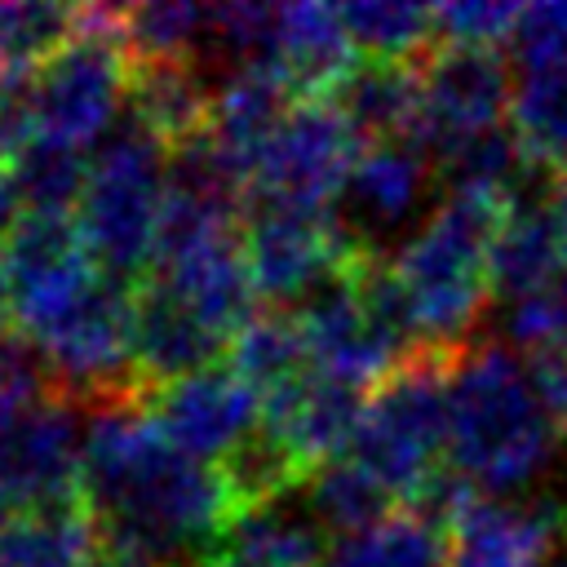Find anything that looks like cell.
Wrapping results in <instances>:
<instances>
[{"label":"cell","mask_w":567,"mask_h":567,"mask_svg":"<svg viewBox=\"0 0 567 567\" xmlns=\"http://www.w3.org/2000/svg\"><path fill=\"white\" fill-rule=\"evenodd\" d=\"M84 478L80 403L49 390L0 430V492L18 514L75 505Z\"/></svg>","instance_id":"obj_11"},{"label":"cell","mask_w":567,"mask_h":567,"mask_svg":"<svg viewBox=\"0 0 567 567\" xmlns=\"http://www.w3.org/2000/svg\"><path fill=\"white\" fill-rule=\"evenodd\" d=\"M359 151V128L328 97L297 102L252 173L248 204L279 213H332Z\"/></svg>","instance_id":"obj_7"},{"label":"cell","mask_w":567,"mask_h":567,"mask_svg":"<svg viewBox=\"0 0 567 567\" xmlns=\"http://www.w3.org/2000/svg\"><path fill=\"white\" fill-rule=\"evenodd\" d=\"M323 567H447V540L421 509H394L354 536L328 540Z\"/></svg>","instance_id":"obj_26"},{"label":"cell","mask_w":567,"mask_h":567,"mask_svg":"<svg viewBox=\"0 0 567 567\" xmlns=\"http://www.w3.org/2000/svg\"><path fill=\"white\" fill-rule=\"evenodd\" d=\"M509 128L532 168L567 173V49L518 58Z\"/></svg>","instance_id":"obj_22"},{"label":"cell","mask_w":567,"mask_h":567,"mask_svg":"<svg viewBox=\"0 0 567 567\" xmlns=\"http://www.w3.org/2000/svg\"><path fill=\"white\" fill-rule=\"evenodd\" d=\"M337 213H279V208H252L244 226V261L252 275L257 297L284 306L306 301L323 284L350 275L354 266L372 261Z\"/></svg>","instance_id":"obj_9"},{"label":"cell","mask_w":567,"mask_h":567,"mask_svg":"<svg viewBox=\"0 0 567 567\" xmlns=\"http://www.w3.org/2000/svg\"><path fill=\"white\" fill-rule=\"evenodd\" d=\"M567 275V239L549 213V204L514 199L492 239V288L496 297L523 301L554 288Z\"/></svg>","instance_id":"obj_21"},{"label":"cell","mask_w":567,"mask_h":567,"mask_svg":"<svg viewBox=\"0 0 567 567\" xmlns=\"http://www.w3.org/2000/svg\"><path fill=\"white\" fill-rule=\"evenodd\" d=\"M230 350L221 332H213L195 310L168 297L155 284H137V381L142 390H159L190 372L213 368V359Z\"/></svg>","instance_id":"obj_19"},{"label":"cell","mask_w":567,"mask_h":567,"mask_svg":"<svg viewBox=\"0 0 567 567\" xmlns=\"http://www.w3.org/2000/svg\"><path fill=\"white\" fill-rule=\"evenodd\" d=\"M93 567H159V563H151V558H142V554H128V549H111V545H106V554H102Z\"/></svg>","instance_id":"obj_34"},{"label":"cell","mask_w":567,"mask_h":567,"mask_svg":"<svg viewBox=\"0 0 567 567\" xmlns=\"http://www.w3.org/2000/svg\"><path fill=\"white\" fill-rule=\"evenodd\" d=\"M354 128L359 137L372 142H416L421 124V71L403 62H363L354 66L341 89L328 97Z\"/></svg>","instance_id":"obj_23"},{"label":"cell","mask_w":567,"mask_h":567,"mask_svg":"<svg viewBox=\"0 0 567 567\" xmlns=\"http://www.w3.org/2000/svg\"><path fill=\"white\" fill-rule=\"evenodd\" d=\"M509 204L483 195H443L425 221L394 244L390 279L403 297L421 350L456 354L474 341L492 288V239Z\"/></svg>","instance_id":"obj_3"},{"label":"cell","mask_w":567,"mask_h":567,"mask_svg":"<svg viewBox=\"0 0 567 567\" xmlns=\"http://www.w3.org/2000/svg\"><path fill=\"white\" fill-rule=\"evenodd\" d=\"M128 53L120 40V9H80L75 35L31 75V146L84 155L115 133L128 97Z\"/></svg>","instance_id":"obj_6"},{"label":"cell","mask_w":567,"mask_h":567,"mask_svg":"<svg viewBox=\"0 0 567 567\" xmlns=\"http://www.w3.org/2000/svg\"><path fill=\"white\" fill-rule=\"evenodd\" d=\"M514 80L492 49L439 44L421 66V124L416 146L447 155L465 142L509 128Z\"/></svg>","instance_id":"obj_10"},{"label":"cell","mask_w":567,"mask_h":567,"mask_svg":"<svg viewBox=\"0 0 567 567\" xmlns=\"http://www.w3.org/2000/svg\"><path fill=\"white\" fill-rule=\"evenodd\" d=\"M301 505L306 514L323 527V536H354L372 523H381L385 514H394V496L350 456L315 470L306 483H301Z\"/></svg>","instance_id":"obj_27"},{"label":"cell","mask_w":567,"mask_h":567,"mask_svg":"<svg viewBox=\"0 0 567 567\" xmlns=\"http://www.w3.org/2000/svg\"><path fill=\"white\" fill-rule=\"evenodd\" d=\"M106 536L84 501L27 509L0 532V567H93Z\"/></svg>","instance_id":"obj_24"},{"label":"cell","mask_w":567,"mask_h":567,"mask_svg":"<svg viewBox=\"0 0 567 567\" xmlns=\"http://www.w3.org/2000/svg\"><path fill=\"white\" fill-rule=\"evenodd\" d=\"M213 97H217V89L208 84V75L199 71L195 58L133 62V80H128L133 124H142L164 146H177V151L195 146L208 133Z\"/></svg>","instance_id":"obj_20"},{"label":"cell","mask_w":567,"mask_h":567,"mask_svg":"<svg viewBox=\"0 0 567 567\" xmlns=\"http://www.w3.org/2000/svg\"><path fill=\"white\" fill-rule=\"evenodd\" d=\"M443 540L447 567H554L567 545V505L474 492L443 523Z\"/></svg>","instance_id":"obj_12"},{"label":"cell","mask_w":567,"mask_h":567,"mask_svg":"<svg viewBox=\"0 0 567 567\" xmlns=\"http://www.w3.org/2000/svg\"><path fill=\"white\" fill-rule=\"evenodd\" d=\"M146 284L177 297L186 310H195L226 341L257 315L252 310L257 288H252V275H248V261H244V230L155 261Z\"/></svg>","instance_id":"obj_17"},{"label":"cell","mask_w":567,"mask_h":567,"mask_svg":"<svg viewBox=\"0 0 567 567\" xmlns=\"http://www.w3.org/2000/svg\"><path fill=\"white\" fill-rule=\"evenodd\" d=\"M549 213H554V221H558V230H563V239H567V173L554 182V190H549Z\"/></svg>","instance_id":"obj_35"},{"label":"cell","mask_w":567,"mask_h":567,"mask_svg":"<svg viewBox=\"0 0 567 567\" xmlns=\"http://www.w3.org/2000/svg\"><path fill=\"white\" fill-rule=\"evenodd\" d=\"M164 142H155L142 124L115 128L97 155L89 159L84 195L75 204V226L111 279H142V270H155L159 248V217H164V190H168V159Z\"/></svg>","instance_id":"obj_4"},{"label":"cell","mask_w":567,"mask_h":567,"mask_svg":"<svg viewBox=\"0 0 567 567\" xmlns=\"http://www.w3.org/2000/svg\"><path fill=\"white\" fill-rule=\"evenodd\" d=\"M9 328L35 346L102 279L71 213H22L4 235Z\"/></svg>","instance_id":"obj_8"},{"label":"cell","mask_w":567,"mask_h":567,"mask_svg":"<svg viewBox=\"0 0 567 567\" xmlns=\"http://www.w3.org/2000/svg\"><path fill=\"white\" fill-rule=\"evenodd\" d=\"M9 173H13V186H18L22 213H71L75 217L89 164H84V155H71V151L27 146L22 159Z\"/></svg>","instance_id":"obj_31"},{"label":"cell","mask_w":567,"mask_h":567,"mask_svg":"<svg viewBox=\"0 0 567 567\" xmlns=\"http://www.w3.org/2000/svg\"><path fill=\"white\" fill-rule=\"evenodd\" d=\"M80 501L111 549L142 554L159 567H195L239 514L221 465L173 447L142 399L89 412Z\"/></svg>","instance_id":"obj_1"},{"label":"cell","mask_w":567,"mask_h":567,"mask_svg":"<svg viewBox=\"0 0 567 567\" xmlns=\"http://www.w3.org/2000/svg\"><path fill=\"white\" fill-rule=\"evenodd\" d=\"M354 40L346 31L341 4H275V44L270 71L301 93V102L332 97L354 71Z\"/></svg>","instance_id":"obj_18"},{"label":"cell","mask_w":567,"mask_h":567,"mask_svg":"<svg viewBox=\"0 0 567 567\" xmlns=\"http://www.w3.org/2000/svg\"><path fill=\"white\" fill-rule=\"evenodd\" d=\"M527 4H505V0H452L434 9L439 40L456 49H492L518 35Z\"/></svg>","instance_id":"obj_32"},{"label":"cell","mask_w":567,"mask_h":567,"mask_svg":"<svg viewBox=\"0 0 567 567\" xmlns=\"http://www.w3.org/2000/svg\"><path fill=\"white\" fill-rule=\"evenodd\" d=\"M80 27V9L49 0H0V89L31 80Z\"/></svg>","instance_id":"obj_29"},{"label":"cell","mask_w":567,"mask_h":567,"mask_svg":"<svg viewBox=\"0 0 567 567\" xmlns=\"http://www.w3.org/2000/svg\"><path fill=\"white\" fill-rule=\"evenodd\" d=\"M230 368L257 390L261 403L301 385L310 377V354H306V337H301L297 315H288V310L252 315L230 337Z\"/></svg>","instance_id":"obj_25"},{"label":"cell","mask_w":567,"mask_h":567,"mask_svg":"<svg viewBox=\"0 0 567 567\" xmlns=\"http://www.w3.org/2000/svg\"><path fill=\"white\" fill-rule=\"evenodd\" d=\"M146 412L173 447L195 461H226L261 430V399L235 368H204L151 390Z\"/></svg>","instance_id":"obj_14"},{"label":"cell","mask_w":567,"mask_h":567,"mask_svg":"<svg viewBox=\"0 0 567 567\" xmlns=\"http://www.w3.org/2000/svg\"><path fill=\"white\" fill-rule=\"evenodd\" d=\"M554 567H567V545H563V554H558V563Z\"/></svg>","instance_id":"obj_37"},{"label":"cell","mask_w":567,"mask_h":567,"mask_svg":"<svg viewBox=\"0 0 567 567\" xmlns=\"http://www.w3.org/2000/svg\"><path fill=\"white\" fill-rule=\"evenodd\" d=\"M204 27L208 9L190 0H146L120 9V40L128 62H199Z\"/></svg>","instance_id":"obj_30"},{"label":"cell","mask_w":567,"mask_h":567,"mask_svg":"<svg viewBox=\"0 0 567 567\" xmlns=\"http://www.w3.org/2000/svg\"><path fill=\"white\" fill-rule=\"evenodd\" d=\"M292 89L266 71V66H244V71H226V80L217 84L213 97V120L208 133L199 137V146L217 159V168L248 195L252 173L270 146V137L279 133Z\"/></svg>","instance_id":"obj_16"},{"label":"cell","mask_w":567,"mask_h":567,"mask_svg":"<svg viewBox=\"0 0 567 567\" xmlns=\"http://www.w3.org/2000/svg\"><path fill=\"white\" fill-rule=\"evenodd\" d=\"M563 425L545 408L527 354L470 341L447 363V470L483 496H532L554 474Z\"/></svg>","instance_id":"obj_2"},{"label":"cell","mask_w":567,"mask_h":567,"mask_svg":"<svg viewBox=\"0 0 567 567\" xmlns=\"http://www.w3.org/2000/svg\"><path fill=\"white\" fill-rule=\"evenodd\" d=\"M9 323V266H4V239H0V332Z\"/></svg>","instance_id":"obj_36"},{"label":"cell","mask_w":567,"mask_h":567,"mask_svg":"<svg viewBox=\"0 0 567 567\" xmlns=\"http://www.w3.org/2000/svg\"><path fill=\"white\" fill-rule=\"evenodd\" d=\"M195 567H297L261 545H248V540H235V536H221V545L213 554H204Z\"/></svg>","instance_id":"obj_33"},{"label":"cell","mask_w":567,"mask_h":567,"mask_svg":"<svg viewBox=\"0 0 567 567\" xmlns=\"http://www.w3.org/2000/svg\"><path fill=\"white\" fill-rule=\"evenodd\" d=\"M346 31L359 53L372 62H403L412 66L421 53L430 58L439 44V22L434 9L412 4V0H354L341 4Z\"/></svg>","instance_id":"obj_28"},{"label":"cell","mask_w":567,"mask_h":567,"mask_svg":"<svg viewBox=\"0 0 567 567\" xmlns=\"http://www.w3.org/2000/svg\"><path fill=\"white\" fill-rule=\"evenodd\" d=\"M447 363L452 354L421 350L390 372L363 408L350 461H359L403 509H412L443 474L447 456Z\"/></svg>","instance_id":"obj_5"},{"label":"cell","mask_w":567,"mask_h":567,"mask_svg":"<svg viewBox=\"0 0 567 567\" xmlns=\"http://www.w3.org/2000/svg\"><path fill=\"white\" fill-rule=\"evenodd\" d=\"M363 408H368L363 390H350L341 381H328V377L310 372L301 385H292L279 399L261 403V430L310 478L315 470L350 456L359 421H363Z\"/></svg>","instance_id":"obj_15"},{"label":"cell","mask_w":567,"mask_h":567,"mask_svg":"<svg viewBox=\"0 0 567 567\" xmlns=\"http://www.w3.org/2000/svg\"><path fill=\"white\" fill-rule=\"evenodd\" d=\"M434 190V164L430 151L416 142H368L350 168V182L341 190V226L381 257L390 239H408L425 221V199Z\"/></svg>","instance_id":"obj_13"}]
</instances>
